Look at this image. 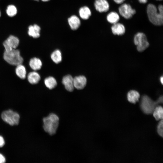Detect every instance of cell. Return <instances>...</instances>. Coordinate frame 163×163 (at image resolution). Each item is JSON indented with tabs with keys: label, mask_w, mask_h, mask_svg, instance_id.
<instances>
[{
	"label": "cell",
	"mask_w": 163,
	"mask_h": 163,
	"mask_svg": "<svg viewBox=\"0 0 163 163\" xmlns=\"http://www.w3.org/2000/svg\"><path fill=\"white\" fill-rule=\"evenodd\" d=\"M153 113V116L157 120L163 119V109L161 106L156 107Z\"/></svg>",
	"instance_id": "cell-23"
},
{
	"label": "cell",
	"mask_w": 163,
	"mask_h": 163,
	"mask_svg": "<svg viewBox=\"0 0 163 163\" xmlns=\"http://www.w3.org/2000/svg\"><path fill=\"white\" fill-rule=\"evenodd\" d=\"M134 41L137 46V50L139 52L143 51L149 46L145 34L139 32L136 34L134 36Z\"/></svg>",
	"instance_id": "cell-5"
},
{
	"label": "cell",
	"mask_w": 163,
	"mask_h": 163,
	"mask_svg": "<svg viewBox=\"0 0 163 163\" xmlns=\"http://www.w3.org/2000/svg\"><path fill=\"white\" fill-rule=\"evenodd\" d=\"M163 119L159 123L157 126V132L158 134L161 137H163Z\"/></svg>",
	"instance_id": "cell-25"
},
{
	"label": "cell",
	"mask_w": 163,
	"mask_h": 163,
	"mask_svg": "<svg viewBox=\"0 0 163 163\" xmlns=\"http://www.w3.org/2000/svg\"><path fill=\"white\" fill-rule=\"evenodd\" d=\"M5 161V157L2 154L0 153V163H3Z\"/></svg>",
	"instance_id": "cell-27"
},
{
	"label": "cell",
	"mask_w": 163,
	"mask_h": 163,
	"mask_svg": "<svg viewBox=\"0 0 163 163\" xmlns=\"http://www.w3.org/2000/svg\"><path fill=\"white\" fill-rule=\"evenodd\" d=\"M58 116L53 113H50L43 119V128L44 131L51 136L56 133L59 125Z\"/></svg>",
	"instance_id": "cell-2"
},
{
	"label": "cell",
	"mask_w": 163,
	"mask_h": 163,
	"mask_svg": "<svg viewBox=\"0 0 163 163\" xmlns=\"http://www.w3.org/2000/svg\"><path fill=\"white\" fill-rule=\"evenodd\" d=\"M62 83L67 91L72 92L74 88L73 78L71 75H67L64 76L62 79Z\"/></svg>",
	"instance_id": "cell-11"
},
{
	"label": "cell",
	"mask_w": 163,
	"mask_h": 163,
	"mask_svg": "<svg viewBox=\"0 0 163 163\" xmlns=\"http://www.w3.org/2000/svg\"><path fill=\"white\" fill-rule=\"evenodd\" d=\"M3 58L9 64L14 66L22 64L23 59L20 55V52L18 50L13 49L9 52L5 51Z\"/></svg>",
	"instance_id": "cell-3"
},
{
	"label": "cell",
	"mask_w": 163,
	"mask_h": 163,
	"mask_svg": "<svg viewBox=\"0 0 163 163\" xmlns=\"http://www.w3.org/2000/svg\"><path fill=\"white\" fill-rule=\"evenodd\" d=\"M1 116L2 120L11 125H16L19 123L20 118L19 115L11 110L4 111Z\"/></svg>",
	"instance_id": "cell-6"
},
{
	"label": "cell",
	"mask_w": 163,
	"mask_h": 163,
	"mask_svg": "<svg viewBox=\"0 0 163 163\" xmlns=\"http://www.w3.org/2000/svg\"><path fill=\"white\" fill-rule=\"evenodd\" d=\"M44 83L46 86L50 89L54 88L57 84L56 79L52 76L46 78L44 80Z\"/></svg>",
	"instance_id": "cell-20"
},
{
	"label": "cell",
	"mask_w": 163,
	"mask_h": 163,
	"mask_svg": "<svg viewBox=\"0 0 163 163\" xmlns=\"http://www.w3.org/2000/svg\"><path fill=\"white\" fill-rule=\"evenodd\" d=\"M42 1L44 2H48L50 1V0H41Z\"/></svg>",
	"instance_id": "cell-31"
},
{
	"label": "cell",
	"mask_w": 163,
	"mask_h": 163,
	"mask_svg": "<svg viewBox=\"0 0 163 163\" xmlns=\"http://www.w3.org/2000/svg\"><path fill=\"white\" fill-rule=\"evenodd\" d=\"M34 0L36 1H38L39 0Z\"/></svg>",
	"instance_id": "cell-33"
},
{
	"label": "cell",
	"mask_w": 163,
	"mask_h": 163,
	"mask_svg": "<svg viewBox=\"0 0 163 163\" xmlns=\"http://www.w3.org/2000/svg\"><path fill=\"white\" fill-rule=\"evenodd\" d=\"M119 11L120 14L126 19L131 18L136 13V10L133 9L129 5L126 3L119 7Z\"/></svg>",
	"instance_id": "cell-8"
},
{
	"label": "cell",
	"mask_w": 163,
	"mask_h": 163,
	"mask_svg": "<svg viewBox=\"0 0 163 163\" xmlns=\"http://www.w3.org/2000/svg\"><path fill=\"white\" fill-rule=\"evenodd\" d=\"M51 58L52 60L56 64L59 63L62 60L61 52L58 50H55L51 54Z\"/></svg>",
	"instance_id": "cell-22"
},
{
	"label": "cell",
	"mask_w": 163,
	"mask_h": 163,
	"mask_svg": "<svg viewBox=\"0 0 163 163\" xmlns=\"http://www.w3.org/2000/svg\"><path fill=\"white\" fill-rule=\"evenodd\" d=\"M139 97V94L137 91L131 90L128 93L127 99L129 102L131 103L135 104L138 101Z\"/></svg>",
	"instance_id": "cell-16"
},
{
	"label": "cell",
	"mask_w": 163,
	"mask_h": 163,
	"mask_svg": "<svg viewBox=\"0 0 163 163\" xmlns=\"http://www.w3.org/2000/svg\"><path fill=\"white\" fill-rule=\"evenodd\" d=\"M1 16V12H0V17Z\"/></svg>",
	"instance_id": "cell-32"
},
{
	"label": "cell",
	"mask_w": 163,
	"mask_h": 163,
	"mask_svg": "<svg viewBox=\"0 0 163 163\" xmlns=\"http://www.w3.org/2000/svg\"><path fill=\"white\" fill-rule=\"evenodd\" d=\"M19 43V40L17 37L10 35L3 42L5 51L9 52L13 49H16L18 46Z\"/></svg>",
	"instance_id": "cell-7"
},
{
	"label": "cell",
	"mask_w": 163,
	"mask_h": 163,
	"mask_svg": "<svg viewBox=\"0 0 163 163\" xmlns=\"http://www.w3.org/2000/svg\"><path fill=\"white\" fill-rule=\"evenodd\" d=\"M5 144L4 139L2 136H0V147H2Z\"/></svg>",
	"instance_id": "cell-26"
},
{
	"label": "cell",
	"mask_w": 163,
	"mask_h": 163,
	"mask_svg": "<svg viewBox=\"0 0 163 163\" xmlns=\"http://www.w3.org/2000/svg\"><path fill=\"white\" fill-rule=\"evenodd\" d=\"M159 12L156 6L153 4H149L147 8V12L149 21L153 24L161 26L163 24V7L160 5L158 7Z\"/></svg>",
	"instance_id": "cell-1"
},
{
	"label": "cell",
	"mask_w": 163,
	"mask_h": 163,
	"mask_svg": "<svg viewBox=\"0 0 163 163\" xmlns=\"http://www.w3.org/2000/svg\"><path fill=\"white\" fill-rule=\"evenodd\" d=\"M79 14L80 18L83 20L88 19L91 15V11L89 8L84 6L81 7L79 10Z\"/></svg>",
	"instance_id": "cell-15"
},
{
	"label": "cell",
	"mask_w": 163,
	"mask_h": 163,
	"mask_svg": "<svg viewBox=\"0 0 163 163\" xmlns=\"http://www.w3.org/2000/svg\"><path fill=\"white\" fill-rule=\"evenodd\" d=\"M111 29L113 33L115 35H123L125 31V27L123 24L120 23H117L113 24Z\"/></svg>",
	"instance_id": "cell-14"
},
{
	"label": "cell",
	"mask_w": 163,
	"mask_h": 163,
	"mask_svg": "<svg viewBox=\"0 0 163 163\" xmlns=\"http://www.w3.org/2000/svg\"><path fill=\"white\" fill-rule=\"evenodd\" d=\"M94 6L96 10L99 12H107L109 8V3L106 0H96Z\"/></svg>",
	"instance_id": "cell-9"
},
{
	"label": "cell",
	"mask_w": 163,
	"mask_h": 163,
	"mask_svg": "<svg viewBox=\"0 0 163 163\" xmlns=\"http://www.w3.org/2000/svg\"><path fill=\"white\" fill-rule=\"evenodd\" d=\"M160 81L161 84H162L163 83V78L162 76L160 78Z\"/></svg>",
	"instance_id": "cell-30"
},
{
	"label": "cell",
	"mask_w": 163,
	"mask_h": 163,
	"mask_svg": "<svg viewBox=\"0 0 163 163\" xmlns=\"http://www.w3.org/2000/svg\"><path fill=\"white\" fill-rule=\"evenodd\" d=\"M68 21L70 27L73 30H77L81 25L80 19L75 15H72L69 18Z\"/></svg>",
	"instance_id": "cell-12"
},
{
	"label": "cell",
	"mask_w": 163,
	"mask_h": 163,
	"mask_svg": "<svg viewBox=\"0 0 163 163\" xmlns=\"http://www.w3.org/2000/svg\"><path fill=\"white\" fill-rule=\"evenodd\" d=\"M107 19L109 23L113 24L117 23L120 19V17L116 12H111L107 15Z\"/></svg>",
	"instance_id": "cell-21"
},
{
	"label": "cell",
	"mask_w": 163,
	"mask_h": 163,
	"mask_svg": "<svg viewBox=\"0 0 163 163\" xmlns=\"http://www.w3.org/2000/svg\"><path fill=\"white\" fill-rule=\"evenodd\" d=\"M28 81L31 84H35L37 83L40 79L39 74L36 72H30L27 76Z\"/></svg>",
	"instance_id": "cell-17"
},
{
	"label": "cell",
	"mask_w": 163,
	"mask_h": 163,
	"mask_svg": "<svg viewBox=\"0 0 163 163\" xmlns=\"http://www.w3.org/2000/svg\"><path fill=\"white\" fill-rule=\"evenodd\" d=\"M156 101H154L147 95L142 96L140 101V107L142 110L145 113L150 114L153 113L156 105Z\"/></svg>",
	"instance_id": "cell-4"
},
{
	"label": "cell",
	"mask_w": 163,
	"mask_h": 163,
	"mask_svg": "<svg viewBox=\"0 0 163 163\" xmlns=\"http://www.w3.org/2000/svg\"><path fill=\"white\" fill-rule=\"evenodd\" d=\"M28 35L34 38H37L40 36V27L38 25L34 24L28 27Z\"/></svg>",
	"instance_id": "cell-13"
},
{
	"label": "cell",
	"mask_w": 163,
	"mask_h": 163,
	"mask_svg": "<svg viewBox=\"0 0 163 163\" xmlns=\"http://www.w3.org/2000/svg\"><path fill=\"white\" fill-rule=\"evenodd\" d=\"M140 3H145L147 2V0H139Z\"/></svg>",
	"instance_id": "cell-29"
},
{
	"label": "cell",
	"mask_w": 163,
	"mask_h": 163,
	"mask_svg": "<svg viewBox=\"0 0 163 163\" xmlns=\"http://www.w3.org/2000/svg\"><path fill=\"white\" fill-rule=\"evenodd\" d=\"M29 64L32 69L36 71L40 69L42 66V62L40 59L34 57L31 59Z\"/></svg>",
	"instance_id": "cell-18"
},
{
	"label": "cell",
	"mask_w": 163,
	"mask_h": 163,
	"mask_svg": "<svg viewBox=\"0 0 163 163\" xmlns=\"http://www.w3.org/2000/svg\"><path fill=\"white\" fill-rule=\"evenodd\" d=\"M6 12L9 16L13 17L16 14L17 9L16 7L14 5H10L7 7Z\"/></svg>",
	"instance_id": "cell-24"
},
{
	"label": "cell",
	"mask_w": 163,
	"mask_h": 163,
	"mask_svg": "<svg viewBox=\"0 0 163 163\" xmlns=\"http://www.w3.org/2000/svg\"><path fill=\"white\" fill-rule=\"evenodd\" d=\"M116 3L120 4L122 3L125 0H113Z\"/></svg>",
	"instance_id": "cell-28"
},
{
	"label": "cell",
	"mask_w": 163,
	"mask_h": 163,
	"mask_svg": "<svg viewBox=\"0 0 163 163\" xmlns=\"http://www.w3.org/2000/svg\"><path fill=\"white\" fill-rule=\"evenodd\" d=\"M158 0V1H161L162 0Z\"/></svg>",
	"instance_id": "cell-34"
},
{
	"label": "cell",
	"mask_w": 163,
	"mask_h": 163,
	"mask_svg": "<svg viewBox=\"0 0 163 163\" xmlns=\"http://www.w3.org/2000/svg\"><path fill=\"white\" fill-rule=\"evenodd\" d=\"M73 83L74 88L77 89H82L86 86L87 79L83 75L76 76L73 78Z\"/></svg>",
	"instance_id": "cell-10"
},
{
	"label": "cell",
	"mask_w": 163,
	"mask_h": 163,
	"mask_svg": "<svg viewBox=\"0 0 163 163\" xmlns=\"http://www.w3.org/2000/svg\"><path fill=\"white\" fill-rule=\"evenodd\" d=\"M15 72L17 75L20 78L22 79L25 78L26 74V69L22 64L17 66Z\"/></svg>",
	"instance_id": "cell-19"
}]
</instances>
